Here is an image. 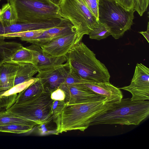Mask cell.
Wrapping results in <instances>:
<instances>
[{
    "instance_id": "1",
    "label": "cell",
    "mask_w": 149,
    "mask_h": 149,
    "mask_svg": "<svg viewBox=\"0 0 149 149\" xmlns=\"http://www.w3.org/2000/svg\"><path fill=\"white\" fill-rule=\"evenodd\" d=\"M114 103L103 100L81 103L65 104L61 112L53 118L58 132L62 133L72 130L84 131L92 121L105 112Z\"/></svg>"
},
{
    "instance_id": "2",
    "label": "cell",
    "mask_w": 149,
    "mask_h": 149,
    "mask_svg": "<svg viewBox=\"0 0 149 149\" xmlns=\"http://www.w3.org/2000/svg\"><path fill=\"white\" fill-rule=\"evenodd\" d=\"M70 69L81 82H109L110 75L105 65L81 41L75 44L66 55Z\"/></svg>"
},
{
    "instance_id": "3",
    "label": "cell",
    "mask_w": 149,
    "mask_h": 149,
    "mask_svg": "<svg viewBox=\"0 0 149 149\" xmlns=\"http://www.w3.org/2000/svg\"><path fill=\"white\" fill-rule=\"evenodd\" d=\"M149 115V102L123 98L105 112L94 118L90 126L100 124L138 125Z\"/></svg>"
},
{
    "instance_id": "4",
    "label": "cell",
    "mask_w": 149,
    "mask_h": 149,
    "mask_svg": "<svg viewBox=\"0 0 149 149\" xmlns=\"http://www.w3.org/2000/svg\"><path fill=\"white\" fill-rule=\"evenodd\" d=\"M51 93L42 92L22 101L14 103L6 110L8 113L33 121L38 125L49 122L53 118L54 100Z\"/></svg>"
},
{
    "instance_id": "5",
    "label": "cell",
    "mask_w": 149,
    "mask_h": 149,
    "mask_svg": "<svg viewBox=\"0 0 149 149\" xmlns=\"http://www.w3.org/2000/svg\"><path fill=\"white\" fill-rule=\"evenodd\" d=\"M135 11L126 10L115 0H99L98 21L108 27L111 35L117 39L131 28Z\"/></svg>"
},
{
    "instance_id": "6",
    "label": "cell",
    "mask_w": 149,
    "mask_h": 149,
    "mask_svg": "<svg viewBox=\"0 0 149 149\" xmlns=\"http://www.w3.org/2000/svg\"><path fill=\"white\" fill-rule=\"evenodd\" d=\"M16 12L18 23L49 21L62 17L60 7L49 0H9Z\"/></svg>"
},
{
    "instance_id": "7",
    "label": "cell",
    "mask_w": 149,
    "mask_h": 149,
    "mask_svg": "<svg viewBox=\"0 0 149 149\" xmlns=\"http://www.w3.org/2000/svg\"><path fill=\"white\" fill-rule=\"evenodd\" d=\"M61 17L68 19L74 26L77 37L76 43L99 24L82 0H63L60 4Z\"/></svg>"
},
{
    "instance_id": "8",
    "label": "cell",
    "mask_w": 149,
    "mask_h": 149,
    "mask_svg": "<svg viewBox=\"0 0 149 149\" xmlns=\"http://www.w3.org/2000/svg\"><path fill=\"white\" fill-rule=\"evenodd\" d=\"M119 88L130 92L132 101L149 100V69L142 63H137L130 85Z\"/></svg>"
},
{
    "instance_id": "9",
    "label": "cell",
    "mask_w": 149,
    "mask_h": 149,
    "mask_svg": "<svg viewBox=\"0 0 149 149\" xmlns=\"http://www.w3.org/2000/svg\"><path fill=\"white\" fill-rule=\"evenodd\" d=\"M70 70L68 63L38 70L36 77L39 79L44 91L51 93L64 83Z\"/></svg>"
},
{
    "instance_id": "10",
    "label": "cell",
    "mask_w": 149,
    "mask_h": 149,
    "mask_svg": "<svg viewBox=\"0 0 149 149\" xmlns=\"http://www.w3.org/2000/svg\"><path fill=\"white\" fill-rule=\"evenodd\" d=\"M59 88L65 93L64 101L67 104L85 103L107 98L94 92L81 83L63 84Z\"/></svg>"
},
{
    "instance_id": "11",
    "label": "cell",
    "mask_w": 149,
    "mask_h": 149,
    "mask_svg": "<svg viewBox=\"0 0 149 149\" xmlns=\"http://www.w3.org/2000/svg\"><path fill=\"white\" fill-rule=\"evenodd\" d=\"M76 33L53 39L40 46L43 50L56 57L66 55L72 47L76 43Z\"/></svg>"
},
{
    "instance_id": "12",
    "label": "cell",
    "mask_w": 149,
    "mask_h": 149,
    "mask_svg": "<svg viewBox=\"0 0 149 149\" xmlns=\"http://www.w3.org/2000/svg\"><path fill=\"white\" fill-rule=\"evenodd\" d=\"M75 32V28L70 22L63 17L59 25L45 30L39 37L29 40L26 42L40 46L54 38Z\"/></svg>"
},
{
    "instance_id": "13",
    "label": "cell",
    "mask_w": 149,
    "mask_h": 149,
    "mask_svg": "<svg viewBox=\"0 0 149 149\" xmlns=\"http://www.w3.org/2000/svg\"><path fill=\"white\" fill-rule=\"evenodd\" d=\"M25 47L31 52L33 64L38 70L62 64L67 61L66 55L59 57L53 56L44 51L37 45L32 44Z\"/></svg>"
},
{
    "instance_id": "14",
    "label": "cell",
    "mask_w": 149,
    "mask_h": 149,
    "mask_svg": "<svg viewBox=\"0 0 149 149\" xmlns=\"http://www.w3.org/2000/svg\"><path fill=\"white\" fill-rule=\"evenodd\" d=\"M81 83L94 92L107 98L109 103H116L123 98V93L120 89L110 82H84Z\"/></svg>"
},
{
    "instance_id": "15",
    "label": "cell",
    "mask_w": 149,
    "mask_h": 149,
    "mask_svg": "<svg viewBox=\"0 0 149 149\" xmlns=\"http://www.w3.org/2000/svg\"><path fill=\"white\" fill-rule=\"evenodd\" d=\"M18 67V64L6 62L0 66V92L8 90L14 86Z\"/></svg>"
},
{
    "instance_id": "16",
    "label": "cell",
    "mask_w": 149,
    "mask_h": 149,
    "mask_svg": "<svg viewBox=\"0 0 149 149\" xmlns=\"http://www.w3.org/2000/svg\"><path fill=\"white\" fill-rule=\"evenodd\" d=\"M17 72L14 82V86L27 81L38 72V70L31 63H20Z\"/></svg>"
},
{
    "instance_id": "17",
    "label": "cell",
    "mask_w": 149,
    "mask_h": 149,
    "mask_svg": "<svg viewBox=\"0 0 149 149\" xmlns=\"http://www.w3.org/2000/svg\"><path fill=\"white\" fill-rule=\"evenodd\" d=\"M13 124H23L34 127L38 125L33 121L8 112L6 110L0 111V126Z\"/></svg>"
},
{
    "instance_id": "18",
    "label": "cell",
    "mask_w": 149,
    "mask_h": 149,
    "mask_svg": "<svg viewBox=\"0 0 149 149\" xmlns=\"http://www.w3.org/2000/svg\"><path fill=\"white\" fill-rule=\"evenodd\" d=\"M22 46L20 43L14 41H0V66Z\"/></svg>"
},
{
    "instance_id": "19",
    "label": "cell",
    "mask_w": 149,
    "mask_h": 149,
    "mask_svg": "<svg viewBox=\"0 0 149 149\" xmlns=\"http://www.w3.org/2000/svg\"><path fill=\"white\" fill-rule=\"evenodd\" d=\"M0 23L3 26H8L17 22L16 12L13 6L9 2L3 4L1 8Z\"/></svg>"
},
{
    "instance_id": "20",
    "label": "cell",
    "mask_w": 149,
    "mask_h": 149,
    "mask_svg": "<svg viewBox=\"0 0 149 149\" xmlns=\"http://www.w3.org/2000/svg\"><path fill=\"white\" fill-rule=\"evenodd\" d=\"M6 62L15 63H25L33 64L32 54L30 50L22 46L13 53Z\"/></svg>"
},
{
    "instance_id": "21",
    "label": "cell",
    "mask_w": 149,
    "mask_h": 149,
    "mask_svg": "<svg viewBox=\"0 0 149 149\" xmlns=\"http://www.w3.org/2000/svg\"><path fill=\"white\" fill-rule=\"evenodd\" d=\"M43 90L42 85L39 79L18 93V95L17 94L14 103L23 101L42 92Z\"/></svg>"
},
{
    "instance_id": "22",
    "label": "cell",
    "mask_w": 149,
    "mask_h": 149,
    "mask_svg": "<svg viewBox=\"0 0 149 149\" xmlns=\"http://www.w3.org/2000/svg\"><path fill=\"white\" fill-rule=\"evenodd\" d=\"M99 22L98 25L94 28L88 34L89 38L91 39L100 40L111 35L108 28L105 24Z\"/></svg>"
},
{
    "instance_id": "23",
    "label": "cell",
    "mask_w": 149,
    "mask_h": 149,
    "mask_svg": "<svg viewBox=\"0 0 149 149\" xmlns=\"http://www.w3.org/2000/svg\"><path fill=\"white\" fill-rule=\"evenodd\" d=\"M34 127L30 125L13 124L0 126V132L21 134L29 132Z\"/></svg>"
},
{
    "instance_id": "24",
    "label": "cell",
    "mask_w": 149,
    "mask_h": 149,
    "mask_svg": "<svg viewBox=\"0 0 149 149\" xmlns=\"http://www.w3.org/2000/svg\"><path fill=\"white\" fill-rule=\"evenodd\" d=\"M39 80L38 78L33 77L27 81L14 86L8 90L3 91L1 96H8L13 94L18 93L24 90L31 84Z\"/></svg>"
},
{
    "instance_id": "25",
    "label": "cell",
    "mask_w": 149,
    "mask_h": 149,
    "mask_svg": "<svg viewBox=\"0 0 149 149\" xmlns=\"http://www.w3.org/2000/svg\"><path fill=\"white\" fill-rule=\"evenodd\" d=\"M91 13L98 20L99 0H82Z\"/></svg>"
},
{
    "instance_id": "26",
    "label": "cell",
    "mask_w": 149,
    "mask_h": 149,
    "mask_svg": "<svg viewBox=\"0 0 149 149\" xmlns=\"http://www.w3.org/2000/svg\"><path fill=\"white\" fill-rule=\"evenodd\" d=\"M65 104L64 100H54L52 106L53 118L57 116L61 112Z\"/></svg>"
},
{
    "instance_id": "27",
    "label": "cell",
    "mask_w": 149,
    "mask_h": 149,
    "mask_svg": "<svg viewBox=\"0 0 149 149\" xmlns=\"http://www.w3.org/2000/svg\"><path fill=\"white\" fill-rule=\"evenodd\" d=\"M81 81L70 69L69 73L63 84H71L81 83Z\"/></svg>"
},
{
    "instance_id": "28",
    "label": "cell",
    "mask_w": 149,
    "mask_h": 149,
    "mask_svg": "<svg viewBox=\"0 0 149 149\" xmlns=\"http://www.w3.org/2000/svg\"><path fill=\"white\" fill-rule=\"evenodd\" d=\"M116 2L127 10H134V0H115Z\"/></svg>"
},
{
    "instance_id": "29",
    "label": "cell",
    "mask_w": 149,
    "mask_h": 149,
    "mask_svg": "<svg viewBox=\"0 0 149 149\" xmlns=\"http://www.w3.org/2000/svg\"><path fill=\"white\" fill-rule=\"evenodd\" d=\"M51 97L53 100H64L65 95L62 89L58 88L51 93Z\"/></svg>"
},
{
    "instance_id": "30",
    "label": "cell",
    "mask_w": 149,
    "mask_h": 149,
    "mask_svg": "<svg viewBox=\"0 0 149 149\" xmlns=\"http://www.w3.org/2000/svg\"><path fill=\"white\" fill-rule=\"evenodd\" d=\"M139 33L141 34L146 38L148 43H149V23L148 22L147 30L145 31H140Z\"/></svg>"
},
{
    "instance_id": "31",
    "label": "cell",
    "mask_w": 149,
    "mask_h": 149,
    "mask_svg": "<svg viewBox=\"0 0 149 149\" xmlns=\"http://www.w3.org/2000/svg\"><path fill=\"white\" fill-rule=\"evenodd\" d=\"M52 3L59 6L63 0H49Z\"/></svg>"
},
{
    "instance_id": "32",
    "label": "cell",
    "mask_w": 149,
    "mask_h": 149,
    "mask_svg": "<svg viewBox=\"0 0 149 149\" xmlns=\"http://www.w3.org/2000/svg\"><path fill=\"white\" fill-rule=\"evenodd\" d=\"M1 9L0 8V16L1 15Z\"/></svg>"
},
{
    "instance_id": "33",
    "label": "cell",
    "mask_w": 149,
    "mask_h": 149,
    "mask_svg": "<svg viewBox=\"0 0 149 149\" xmlns=\"http://www.w3.org/2000/svg\"><path fill=\"white\" fill-rule=\"evenodd\" d=\"M6 0L8 1V2L9 1V0Z\"/></svg>"
},
{
    "instance_id": "34",
    "label": "cell",
    "mask_w": 149,
    "mask_h": 149,
    "mask_svg": "<svg viewBox=\"0 0 149 149\" xmlns=\"http://www.w3.org/2000/svg\"><path fill=\"white\" fill-rule=\"evenodd\" d=\"M1 0H0V1H1Z\"/></svg>"
}]
</instances>
